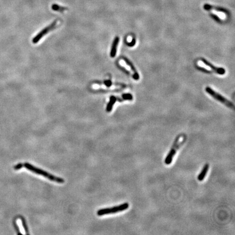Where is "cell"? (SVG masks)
Segmentation results:
<instances>
[{
  "mask_svg": "<svg viewBox=\"0 0 235 235\" xmlns=\"http://www.w3.org/2000/svg\"><path fill=\"white\" fill-rule=\"evenodd\" d=\"M24 167L25 168H26V169L29 170L30 171H31L33 173H35L38 175H42L44 177H45L46 178H47L48 180H51L52 181H54L56 182H57L58 183H63L65 181L64 180L61 178V177H58L57 176H54L53 175H51V174L48 173L46 172H45L44 170H43L39 168H37L36 167H35L33 165H32L31 164L28 163H25L24 164Z\"/></svg>",
  "mask_w": 235,
  "mask_h": 235,
  "instance_id": "cell-1",
  "label": "cell"
},
{
  "mask_svg": "<svg viewBox=\"0 0 235 235\" xmlns=\"http://www.w3.org/2000/svg\"><path fill=\"white\" fill-rule=\"evenodd\" d=\"M129 208V204L128 203H125L124 204H121L119 206H114L113 208H106L101 209L97 211V214L99 216H104L106 214H113L117 213L119 212L125 211Z\"/></svg>",
  "mask_w": 235,
  "mask_h": 235,
  "instance_id": "cell-2",
  "label": "cell"
},
{
  "mask_svg": "<svg viewBox=\"0 0 235 235\" xmlns=\"http://www.w3.org/2000/svg\"><path fill=\"white\" fill-rule=\"evenodd\" d=\"M205 90H206V92L208 94H210L211 97H213L216 100L221 102V103L224 104L225 106H226L227 107H229L230 108H232V109H234L235 108L234 105L232 104L231 102L229 101L228 99H226L224 97H223L221 94L217 93L216 91L213 90L210 87H207L206 88Z\"/></svg>",
  "mask_w": 235,
  "mask_h": 235,
  "instance_id": "cell-3",
  "label": "cell"
},
{
  "mask_svg": "<svg viewBox=\"0 0 235 235\" xmlns=\"http://www.w3.org/2000/svg\"><path fill=\"white\" fill-rule=\"evenodd\" d=\"M180 137H181V136H178L176 138V140L175 141V142H174V145H173L172 149H171L169 153L168 154L166 159L164 160V163L167 165H169L172 163L173 161V157L175 155L177 150L179 149V148L181 147L182 144H183V143L185 141V139H183V141L182 140V142L179 143Z\"/></svg>",
  "mask_w": 235,
  "mask_h": 235,
  "instance_id": "cell-4",
  "label": "cell"
},
{
  "mask_svg": "<svg viewBox=\"0 0 235 235\" xmlns=\"http://www.w3.org/2000/svg\"><path fill=\"white\" fill-rule=\"evenodd\" d=\"M57 22V20H55V21H53L51 24L49 26L45 27L44 29H43L42 31L39 32L38 35H37L35 38L33 39V40H32L33 43L35 44L37 43L42 39V37H43L46 34H47L49 32L51 31L55 27Z\"/></svg>",
  "mask_w": 235,
  "mask_h": 235,
  "instance_id": "cell-5",
  "label": "cell"
},
{
  "mask_svg": "<svg viewBox=\"0 0 235 235\" xmlns=\"http://www.w3.org/2000/svg\"><path fill=\"white\" fill-rule=\"evenodd\" d=\"M201 60L206 66H208L210 68H211L212 70L213 71H214V72L217 73L219 75H224L225 73V70L224 68H218V67L215 66L213 64H212L211 63L209 62V61H208L206 59L204 58H201Z\"/></svg>",
  "mask_w": 235,
  "mask_h": 235,
  "instance_id": "cell-6",
  "label": "cell"
},
{
  "mask_svg": "<svg viewBox=\"0 0 235 235\" xmlns=\"http://www.w3.org/2000/svg\"><path fill=\"white\" fill-rule=\"evenodd\" d=\"M123 59H124L125 63L128 64V66L131 68L132 71L133 72L134 74L133 75V79L135 80H138L139 79V75L138 73L137 72V71L136 70V69L135 67V66H133V64H132V63L125 57H123Z\"/></svg>",
  "mask_w": 235,
  "mask_h": 235,
  "instance_id": "cell-7",
  "label": "cell"
},
{
  "mask_svg": "<svg viewBox=\"0 0 235 235\" xmlns=\"http://www.w3.org/2000/svg\"><path fill=\"white\" fill-rule=\"evenodd\" d=\"M204 8L206 11H216V12H222V13H224L225 14H229L228 11H227L226 9H224V8H221V7L213 6H211L210 4H206L204 5Z\"/></svg>",
  "mask_w": 235,
  "mask_h": 235,
  "instance_id": "cell-8",
  "label": "cell"
},
{
  "mask_svg": "<svg viewBox=\"0 0 235 235\" xmlns=\"http://www.w3.org/2000/svg\"><path fill=\"white\" fill-rule=\"evenodd\" d=\"M119 38L118 37H116L114 39V41L113 42L112 48H111L110 55L112 58H114L116 55L117 49V46L119 44Z\"/></svg>",
  "mask_w": 235,
  "mask_h": 235,
  "instance_id": "cell-9",
  "label": "cell"
},
{
  "mask_svg": "<svg viewBox=\"0 0 235 235\" xmlns=\"http://www.w3.org/2000/svg\"><path fill=\"white\" fill-rule=\"evenodd\" d=\"M209 169V165L208 164H206L205 166H204L203 169L201 173L199 174L198 177V180L199 181H202L204 180L205 177L206 176V174L208 173V170Z\"/></svg>",
  "mask_w": 235,
  "mask_h": 235,
  "instance_id": "cell-10",
  "label": "cell"
},
{
  "mask_svg": "<svg viewBox=\"0 0 235 235\" xmlns=\"http://www.w3.org/2000/svg\"><path fill=\"white\" fill-rule=\"evenodd\" d=\"M116 101H117V97H114V96H111L110 97V100L109 102L107 104V107H106V111L107 112H110L112 110L113 106L115 103L116 102Z\"/></svg>",
  "mask_w": 235,
  "mask_h": 235,
  "instance_id": "cell-11",
  "label": "cell"
},
{
  "mask_svg": "<svg viewBox=\"0 0 235 235\" xmlns=\"http://www.w3.org/2000/svg\"><path fill=\"white\" fill-rule=\"evenodd\" d=\"M51 8L53 11H58V12H63V11H66L67 9V8L66 7L60 6L56 4H52Z\"/></svg>",
  "mask_w": 235,
  "mask_h": 235,
  "instance_id": "cell-12",
  "label": "cell"
},
{
  "mask_svg": "<svg viewBox=\"0 0 235 235\" xmlns=\"http://www.w3.org/2000/svg\"><path fill=\"white\" fill-rule=\"evenodd\" d=\"M121 99L123 101L125 100H132L133 97L131 94H124L121 96Z\"/></svg>",
  "mask_w": 235,
  "mask_h": 235,
  "instance_id": "cell-13",
  "label": "cell"
},
{
  "mask_svg": "<svg viewBox=\"0 0 235 235\" xmlns=\"http://www.w3.org/2000/svg\"><path fill=\"white\" fill-rule=\"evenodd\" d=\"M97 84H104V85H105L106 86L108 87H111L112 84H113V83L112 82V81H111V80H105V81H104L103 82H97Z\"/></svg>",
  "mask_w": 235,
  "mask_h": 235,
  "instance_id": "cell-14",
  "label": "cell"
},
{
  "mask_svg": "<svg viewBox=\"0 0 235 235\" xmlns=\"http://www.w3.org/2000/svg\"><path fill=\"white\" fill-rule=\"evenodd\" d=\"M97 92H101V93H107V92H120L121 89H114V90H105V89H99L95 90Z\"/></svg>",
  "mask_w": 235,
  "mask_h": 235,
  "instance_id": "cell-15",
  "label": "cell"
},
{
  "mask_svg": "<svg viewBox=\"0 0 235 235\" xmlns=\"http://www.w3.org/2000/svg\"><path fill=\"white\" fill-rule=\"evenodd\" d=\"M196 68H197L198 70H199V71H200L201 72H203V73H206V74L212 73V71H211L210 70H208L207 69H205V68H204L203 67H201V66H197Z\"/></svg>",
  "mask_w": 235,
  "mask_h": 235,
  "instance_id": "cell-16",
  "label": "cell"
},
{
  "mask_svg": "<svg viewBox=\"0 0 235 235\" xmlns=\"http://www.w3.org/2000/svg\"><path fill=\"white\" fill-rule=\"evenodd\" d=\"M117 66H118V68L122 70V71H123L125 74H126V75H128V76H131V74L130 73V71H128V70H127L124 67H123V66H120V64H117Z\"/></svg>",
  "mask_w": 235,
  "mask_h": 235,
  "instance_id": "cell-17",
  "label": "cell"
},
{
  "mask_svg": "<svg viewBox=\"0 0 235 235\" xmlns=\"http://www.w3.org/2000/svg\"><path fill=\"white\" fill-rule=\"evenodd\" d=\"M21 219V221H22V226H23V227H24V228L25 230V231L26 232V234H28V230L27 225V224H26V222L25 221L24 219L22 218V217Z\"/></svg>",
  "mask_w": 235,
  "mask_h": 235,
  "instance_id": "cell-18",
  "label": "cell"
},
{
  "mask_svg": "<svg viewBox=\"0 0 235 235\" xmlns=\"http://www.w3.org/2000/svg\"><path fill=\"white\" fill-rule=\"evenodd\" d=\"M211 16H212V17L216 21H217V22H219V23H221V21H222V20L221 19V17H219L218 15H216V14H214V13H211Z\"/></svg>",
  "mask_w": 235,
  "mask_h": 235,
  "instance_id": "cell-19",
  "label": "cell"
},
{
  "mask_svg": "<svg viewBox=\"0 0 235 235\" xmlns=\"http://www.w3.org/2000/svg\"><path fill=\"white\" fill-rule=\"evenodd\" d=\"M136 39H135V38H133L131 42H130V43H128V42H126V45H128V46H130V47H132V46H135V44H136Z\"/></svg>",
  "mask_w": 235,
  "mask_h": 235,
  "instance_id": "cell-20",
  "label": "cell"
},
{
  "mask_svg": "<svg viewBox=\"0 0 235 235\" xmlns=\"http://www.w3.org/2000/svg\"><path fill=\"white\" fill-rule=\"evenodd\" d=\"M23 167H24V164L20 163H19V164H17L16 166H14V169L15 170H17L20 169Z\"/></svg>",
  "mask_w": 235,
  "mask_h": 235,
  "instance_id": "cell-21",
  "label": "cell"
}]
</instances>
